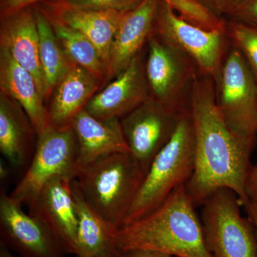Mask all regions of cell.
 Listing matches in <instances>:
<instances>
[{"label":"cell","instance_id":"obj_15","mask_svg":"<svg viewBox=\"0 0 257 257\" xmlns=\"http://www.w3.org/2000/svg\"><path fill=\"white\" fill-rule=\"evenodd\" d=\"M79 147V167L116 153H130L119 118L99 119L85 109L71 123Z\"/></svg>","mask_w":257,"mask_h":257},{"label":"cell","instance_id":"obj_2","mask_svg":"<svg viewBox=\"0 0 257 257\" xmlns=\"http://www.w3.org/2000/svg\"><path fill=\"white\" fill-rule=\"evenodd\" d=\"M115 246L117 251L144 248L175 257H213L185 184L150 214L118 229Z\"/></svg>","mask_w":257,"mask_h":257},{"label":"cell","instance_id":"obj_3","mask_svg":"<svg viewBox=\"0 0 257 257\" xmlns=\"http://www.w3.org/2000/svg\"><path fill=\"white\" fill-rule=\"evenodd\" d=\"M145 175L131 154L116 153L79 167L74 181L90 207L119 229Z\"/></svg>","mask_w":257,"mask_h":257},{"label":"cell","instance_id":"obj_7","mask_svg":"<svg viewBox=\"0 0 257 257\" xmlns=\"http://www.w3.org/2000/svg\"><path fill=\"white\" fill-rule=\"evenodd\" d=\"M147 44L145 73L152 97L179 112L189 111L191 92L199 72L197 66L154 33Z\"/></svg>","mask_w":257,"mask_h":257},{"label":"cell","instance_id":"obj_9","mask_svg":"<svg viewBox=\"0 0 257 257\" xmlns=\"http://www.w3.org/2000/svg\"><path fill=\"white\" fill-rule=\"evenodd\" d=\"M153 33L190 57L201 72L217 84L229 47L225 32L194 26L177 15L168 3L160 0Z\"/></svg>","mask_w":257,"mask_h":257},{"label":"cell","instance_id":"obj_19","mask_svg":"<svg viewBox=\"0 0 257 257\" xmlns=\"http://www.w3.org/2000/svg\"><path fill=\"white\" fill-rule=\"evenodd\" d=\"M72 191L77 210V257H114L116 250L115 235L118 229L109 224L90 207L74 179Z\"/></svg>","mask_w":257,"mask_h":257},{"label":"cell","instance_id":"obj_21","mask_svg":"<svg viewBox=\"0 0 257 257\" xmlns=\"http://www.w3.org/2000/svg\"><path fill=\"white\" fill-rule=\"evenodd\" d=\"M34 133H36L21 106L1 93L0 151L15 167H24L30 161Z\"/></svg>","mask_w":257,"mask_h":257},{"label":"cell","instance_id":"obj_25","mask_svg":"<svg viewBox=\"0 0 257 257\" xmlns=\"http://www.w3.org/2000/svg\"><path fill=\"white\" fill-rule=\"evenodd\" d=\"M230 45L241 52L257 82V28L238 22L226 25Z\"/></svg>","mask_w":257,"mask_h":257},{"label":"cell","instance_id":"obj_12","mask_svg":"<svg viewBox=\"0 0 257 257\" xmlns=\"http://www.w3.org/2000/svg\"><path fill=\"white\" fill-rule=\"evenodd\" d=\"M70 176H58L42 187L29 207V213L39 218L59 239L67 254L75 255L77 220Z\"/></svg>","mask_w":257,"mask_h":257},{"label":"cell","instance_id":"obj_6","mask_svg":"<svg viewBox=\"0 0 257 257\" xmlns=\"http://www.w3.org/2000/svg\"><path fill=\"white\" fill-rule=\"evenodd\" d=\"M79 147L72 126L50 125L40 135L30 164L10 196L28 207L47 182L58 176L75 179L79 170Z\"/></svg>","mask_w":257,"mask_h":257},{"label":"cell","instance_id":"obj_32","mask_svg":"<svg viewBox=\"0 0 257 257\" xmlns=\"http://www.w3.org/2000/svg\"><path fill=\"white\" fill-rule=\"evenodd\" d=\"M243 207L246 209L247 217L253 225L254 229L255 235H256L257 243V204L256 203L248 201Z\"/></svg>","mask_w":257,"mask_h":257},{"label":"cell","instance_id":"obj_10","mask_svg":"<svg viewBox=\"0 0 257 257\" xmlns=\"http://www.w3.org/2000/svg\"><path fill=\"white\" fill-rule=\"evenodd\" d=\"M182 113L151 96L120 119L130 154L145 172L173 136Z\"/></svg>","mask_w":257,"mask_h":257},{"label":"cell","instance_id":"obj_33","mask_svg":"<svg viewBox=\"0 0 257 257\" xmlns=\"http://www.w3.org/2000/svg\"><path fill=\"white\" fill-rule=\"evenodd\" d=\"M0 257H19L15 255L13 251L8 249L4 245L0 243Z\"/></svg>","mask_w":257,"mask_h":257},{"label":"cell","instance_id":"obj_16","mask_svg":"<svg viewBox=\"0 0 257 257\" xmlns=\"http://www.w3.org/2000/svg\"><path fill=\"white\" fill-rule=\"evenodd\" d=\"M0 87L1 93L21 106L37 135L50 126L48 109L35 79L19 64L8 50L0 47Z\"/></svg>","mask_w":257,"mask_h":257},{"label":"cell","instance_id":"obj_22","mask_svg":"<svg viewBox=\"0 0 257 257\" xmlns=\"http://www.w3.org/2000/svg\"><path fill=\"white\" fill-rule=\"evenodd\" d=\"M39 36L40 58L45 84V98L75 65L69 58L52 29L47 15L35 11Z\"/></svg>","mask_w":257,"mask_h":257},{"label":"cell","instance_id":"obj_20","mask_svg":"<svg viewBox=\"0 0 257 257\" xmlns=\"http://www.w3.org/2000/svg\"><path fill=\"white\" fill-rule=\"evenodd\" d=\"M124 13L79 9L66 4L59 8L55 17L82 33L96 47L105 67L106 76L111 44Z\"/></svg>","mask_w":257,"mask_h":257},{"label":"cell","instance_id":"obj_1","mask_svg":"<svg viewBox=\"0 0 257 257\" xmlns=\"http://www.w3.org/2000/svg\"><path fill=\"white\" fill-rule=\"evenodd\" d=\"M189 111L195 156L185 187L194 207H202L221 189L233 191L243 207L248 202L245 187L257 136H239L228 127L216 106L214 80L200 71L191 92Z\"/></svg>","mask_w":257,"mask_h":257},{"label":"cell","instance_id":"obj_27","mask_svg":"<svg viewBox=\"0 0 257 257\" xmlns=\"http://www.w3.org/2000/svg\"><path fill=\"white\" fill-rule=\"evenodd\" d=\"M230 13L236 22L257 28V0H241Z\"/></svg>","mask_w":257,"mask_h":257},{"label":"cell","instance_id":"obj_18","mask_svg":"<svg viewBox=\"0 0 257 257\" xmlns=\"http://www.w3.org/2000/svg\"><path fill=\"white\" fill-rule=\"evenodd\" d=\"M101 81L87 69L75 65L54 90L48 109L51 125L69 126L74 117L85 109Z\"/></svg>","mask_w":257,"mask_h":257},{"label":"cell","instance_id":"obj_29","mask_svg":"<svg viewBox=\"0 0 257 257\" xmlns=\"http://www.w3.org/2000/svg\"><path fill=\"white\" fill-rule=\"evenodd\" d=\"M245 189L248 200L257 204V162L251 165Z\"/></svg>","mask_w":257,"mask_h":257},{"label":"cell","instance_id":"obj_23","mask_svg":"<svg viewBox=\"0 0 257 257\" xmlns=\"http://www.w3.org/2000/svg\"><path fill=\"white\" fill-rule=\"evenodd\" d=\"M47 18L61 46L72 62L87 69L101 82L105 81V67L97 49L92 42L55 16Z\"/></svg>","mask_w":257,"mask_h":257},{"label":"cell","instance_id":"obj_5","mask_svg":"<svg viewBox=\"0 0 257 257\" xmlns=\"http://www.w3.org/2000/svg\"><path fill=\"white\" fill-rule=\"evenodd\" d=\"M233 191H216L202 205L200 219L206 245L213 257H257L254 229Z\"/></svg>","mask_w":257,"mask_h":257},{"label":"cell","instance_id":"obj_8","mask_svg":"<svg viewBox=\"0 0 257 257\" xmlns=\"http://www.w3.org/2000/svg\"><path fill=\"white\" fill-rule=\"evenodd\" d=\"M216 103L228 127L241 137L257 136V82L244 57L230 45L219 82Z\"/></svg>","mask_w":257,"mask_h":257},{"label":"cell","instance_id":"obj_26","mask_svg":"<svg viewBox=\"0 0 257 257\" xmlns=\"http://www.w3.org/2000/svg\"><path fill=\"white\" fill-rule=\"evenodd\" d=\"M144 0H67V5L79 9L124 13L135 9Z\"/></svg>","mask_w":257,"mask_h":257},{"label":"cell","instance_id":"obj_30","mask_svg":"<svg viewBox=\"0 0 257 257\" xmlns=\"http://www.w3.org/2000/svg\"><path fill=\"white\" fill-rule=\"evenodd\" d=\"M114 257H175L155 250L136 248L126 251H117Z\"/></svg>","mask_w":257,"mask_h":257},{"label":"cell","instance_id":"obj_13","mask_svg":"<svg viewBox=\"0 0 257 257\" xmlns=\"http://www.w3.org/2000/svg\"><path fill=\"white\" fill-rule=\"evenodd\" d=\"M143 53L101 92L94 94L85 110L99 119L121 117L151 97Z\"/></svg>","mask_w":257,"mask_h":257},{"label":"cell","instance_id":"obj_24","mask_svg":"<svg viewBox=\"0 0 257 257\" xmlns=\"http://www.w3.org/2000/svg\"><path fill=\"white\" fill-rule=\"evenodd\" d=\"M179 17L194 26L211 32H226V24L200 0H164Z\"/></svg>","mask_w":257,"mask_h":257},{"label":"cell","instance_id":"obj_17","mask_svg":"<svg viewBox=\"0 0 257 257\" xmlns=\"http://www.w3.org/2000/svg\"><path fill=\"white\" fill-rule=\"evenodd\" d=\"M1 29V46L19 64L29 71L45 99V84L40 58V36L35 13H13Z\"/></svg>","mask_w":257,"mask_h":257},{"label":"cell","instance_id":"obj_11","mask_svg":"<svg viewBox=\"0 0 257 257\" xmlns=\"http://www.w3.org/2000/svg\"><path fill=\"white\" fill-rule=\"evenodd\" d=\"M0 243L20 257H64L57 236L39 218L27 214L10 194H0Z\"/></svg>","mask_w":257,"mask_h":257},{"label":"cell","instance_id":"obj_4","mask_svg":"<svg viewBox=\"0 0 257 257\" xmlns=\"http://www.w3.org/2000/svg\"><path fill=\"white\" fill-rule=\"evenodd\" d=\"M194 156L195 139L189 110L182 113L173 136L152 160L123 226L150 214L187 184L194 170Z\"/></svg>","mask_w":257,"mask_h":257},{"label":"cell","instance_id":"obj_28","mask_svg":"<svg viewBox=\"0 0 257 257\" xmlns=\"http://www.w3.org/2000/svg\"><path fill=\"white\" fill-rule=\"evenodd\" d=\"M216 15L231 13L241 0H200Z\"/></svg>","mask_w":257,"mask_h":257},{"label":"cell","instance_id":"obj_14","mask_svg":"<svg viewBox=\"0 0 257 257\" xmlns=\"http://www.w3.org/2000/svg\"><path fill=\"white\" fill-rule=\"evenodd\" d=\"M160 1L144 0L124 13L111 44L106 79L117 77L141 53L153 33Z\"/></svg>","mask_w":257,"mask_h":257},{"label":"cell","instance_id":"obj_31","mask_svg":"<svg viewBox=\"0 0 257 257\" xmlns=\"http://www.w3.org/2000/svg\"><path fill=\"white\" fill-rule=\"evenodd\" d=\"M41 1L43 0H5L4 9L8 13H15L25 9L29 5Z\"/></svg>","mask_w":257,"mask_h":257}]
</instances>
